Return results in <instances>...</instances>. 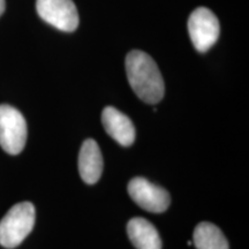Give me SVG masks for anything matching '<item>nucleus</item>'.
<instances>
[{
  "label": "nucleus",
  "instance_id": "f257e3e1",
  "mask_svg": "<svg viewBox=\"0 0 249 249\" xmlns=\"http://www.w3.org/2000/svg\"><path fill=\"white\" fill-rule=\"evenodd\" d=\"M127 79L134 92L148 104H157L164 97L165 86L157 64L150 55L134 50L126 57Z\"/></svg>",
  "mask_w": 249,
  "mask_h": 249
},
{
  "label": "nucleus",
  "instance_id": "f03ea898",
  "mask_svg": "<svg viewBox=\"0 0 249 249\" xmlns=\"http://www.w3.org/2000/svg\"><path fill=\"white\" fill-rule=\"evenodd\" d=\"M36 211L30 202L13 205L0 220V245L12 249L18 247L29 235L35 225Z\"/></svg>",
  "mask_w": 249,
  "mask_h": 249
},
{
  "label": "nucleus",
  "instance_id": "7ed1b4c3",
  "mask_svg": "<svg viewBox=\"0 0 249 249\" xmlns=\"http://www.w3.org/2000/svg\"><path fill=\"white\" fill-rule=\"evenodd\" d=\"M27 123L20 111L7 104L0 105V147L9 155H18L27 142Z\"/></svg>",
  "mask_w": 249,
  "mask_h": 249
},
{
  "label": "nucleus",
  "instance_id": "20e7f679",
  "mask_svg": "<svg viewBox=\"0 0 249 249\" xmlns=\"http://www.w3.org/2000/svg\"><path fill=\"white\" fill-rule=\"evenodd\" d=\"M219 21L209 8L198 7L188 18V33L193 45L201 53L209 51L219 37Z\"/></svg>",
  "mask_w": 249,
  "mask_h": 249
},
{
  "label": "nucleus",
  "instance_id": "39448f33",
  "mask_svg": "<svg viewBox=\"0 0 249 249\" xmlns=\"http://www.w3.org/2000/svg\"><path fill=\"white\" fill-rule=\"evenodd\" d=\"M127 189L132 200L149 213H160L170 207L169 192L142 177H136L130 180Z\"/></svg>",
  "mask_w": 249,
  "mask_h": 249
},
{
  "label": "nucleus",
  "instance_id": "423d86ee",
  "mask_svg": "<svg viewBox=\"0 0 249 249\" xmlns=\"http://www.w3.org/2000/svg\"><path fill=\"white\" fill-rule=\"evenodd\" d=\"M36 9L42 20L65 33L79 26V14L71 0H37Z\"/></svg>",
  "mask_w": 249,
  "mask_h": 249
},
{
  "label": "nucleus",
  "instance_id": "0eeeda50",
  "mask_svg": "<svg viewBox=\"0 0 249 249\" xmlns=\"http://www.w3.org/2000/svg\"><path fill=\"white\" fill-rule=\"evenodd\" d=\"M102 123L108 135L124 147H129L135 141V127L132 120L116 107H107L103 110Z\"/></svg>",
  "mask_w": 249,
  "mask_h": 249
},
{
  "label": "nucleus",
  "instance_id": "6e6552de",
  "mask_svg": "<svg viewBox=\"0 0 249 249\" xmlns=\"http://www.w3.org/2000/svg\"><path fill=\"white\" fill-rule=\"evenodd\" d=\"M79 172L83 181L93 185L103 172V156L97 142L88 139L83 142L79 155Z\"/></svg>",
  "mask_w": 249,
  "mask_h": 249
},
{
  "label": "nucleus",
  "instance_id": "1a4fd4ad",
  "mask_svg": "<svg viewBox=\"0 0 249 249\" xmlns=\"http://www.w3.org/2000/svg\"><path fill=\"white\" fill-rule=\"evenodd\" d=\"M127 233L136 249H161L160 233L144 218L136 217L127 224Z\"/></svg>",
  "mask_w": 249,
  "mask_h": 249
},
{
  "label": "nucleus",
  "instance_id": "9d476101",
  "mask_svg": "<svg viewBox=\"0 0 249 249\" xmlns=\"http://www.w3.org/2000/svg\"><path fill=\"white\" fill-rule=\"evenodd\" d=\"M194 245L197 249H229L225 235L213 223L202 222L194 230Z\"/></svg>",
  "mask_w": 249,
  "mask_h": 249
},
{
  "label": "nucleus",
  "instance_id": "9b49d317",
  "mask_svg": "<svg viewBox=\"0 0 249 249\" xmlns=\"http://www.w3.org/2000/svg\"><path fill=\"white\" fill-rule=\"evenodd\" d=\"M5 7H6L5 0H0V17H1V15L4 14V12H5Z\"/></svg>",
  "mask_w": 249,
  "mask_h": 249
}]
</instances>
